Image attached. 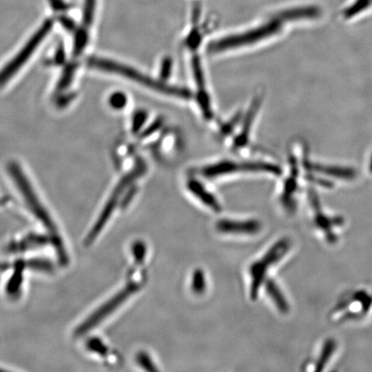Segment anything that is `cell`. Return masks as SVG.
<instances>
[{"instance_id":"obj_1","label":"cell","mask_w":372,"mask_h":372,"mask_svg":"<svg viewBox=\"0 0 372 372\" xmlns=\"http://www.w3.org/2000/svg\"><path fill=\"white\" fill-rule=\"evenodd\" d=\"M88 64L96 69L121 75V76L135 81L143 87L152 89V90L160 92V94L168 95V96L181 98V100H190L192 98V94L187 89L165 84L162 81L156 80L155 78L149 77L148 75L143 74L134 68L115 63L113 61L91 57L88 60Z\"/></svg>"},{"instance_id":"obj_2","label":"cell","mask_w":372,"mask_h":372,"mask_svg":"<svg viewBox=\"0 0 372 372\" xmlns=\"http://www.w3.org/2000/svg\"><path fill=\"white\" fill-rule=\"evenodd\" d=\"M282 22L283 19L278 16V19H272L254 29L215 41L210 44V52H224V51L235 50L241 47L250 46L261 41L270 39L281 32Z\"/></svg>"},{"instance_id":"obj_3","label":"cell","mask_w":372,"mask_h":372,"mask_svg":"<svg viewBox=\"0 0 372 372\" xmlns=\"http://www.w3.org/2000/svg\"><path fill=\"white\" fill-rule=\"evenodd\" d=\"M143 282H144V279L129 282L125 287L122 288L120 292L117 293V294L112 296L111 299H109L108 301L105 303V305L100 306L96 311L92 313L87 319H85L84 322L77 327V329L75 330V334H76L77 336H84V334L88 333L89 331L100 325V324L103 322L104 320L107 319L109 316L113 314L116 311V309H118L119 307L124 305V303L127 301L132 295H134L135 293L138 292L139 289H141Z\"/></svg>"},{"instance_id":"obj_4","label":"cell","mask_w":372,"mask_h":372,"mask_svg":"<svg viewBox=\"0 0 372 372\" xmlns=\"http://www.w3.org/2000/svg\"><path fill=\"white\" fill-rule=\"evenodd\" d=\"M8 171L12 179L14 181L17 187L22 194L23 199H25L27 206L33 213L37 219L45 226L50 231H54V221L47 213L45 208L41 203L39 197H37L35 190H34L32 184L27 179L25 173L19 166L18 163L12 162L8 165Z\"/></svg>"},{"instance_id":"obj_5","label":"cell","mask_w":372,"mask_h":372,"mask_svg":"<svg viewBox=\"0 0 372 372\" xmlns=\"http://www.w3.org/2000/svg\"><path fill=\"white\" fill-rule=\"evenodd\" d=\"M146 171V166L144 163L139 160L135 164L134 168L129 172L127 175H125L118 183V186L116 187L113 193H112L110 199H109L107 204H105V209L102 211V213L98 217L96 223L94 224V228H91L90 233L88 234L87 239H85V244L91 245L94 241L95 239L98 237L102 230H103L105 224L108 223V220L110 219L112 213H113L116 207H117L119 201H120L122 194L128 189V187L134 182L136 179L141 177Z\"/></svg>"},{"instance_id":"obj_6","label":"cell","mask_w":372,"mask_h":372,"mask_svg":"<svg viewBox=\"0 0 372 372\" xmlns=\"http://www.w3.org/2000/svg\"><path fill=\"white\" fill-rule=\"evenodd\" d=\"M54 22L52 19H47L39 27L34 35L30 37L28 43L23 47L17 56L6 64L2 70L0 71V87H3L6 82H8L14 75L18 73L20 68L23 67L26 61L32 57V54L39 47L43 41L46 39L47 34L52 30Z\"/></svg>"},{"instance_id":"obj_7","label":"cell","mask_w":372,"mask_h":372,"mask_svg":"<svg viewBox=\"0 0 372 372\" xmlns=\"http://www.w3.org/2000/svg\"><path fill=\"white\" fill-rule=\"evenodd\" d=\"M291 248V241L288 239H282L272 245L261 259L251 265L250 274L252 284L250 295L252 300L257 299L259 289L264 283L266 272L276 263H278L287 254Z\"/></svg>"},{"instance_id":"obj_8","label":"cell","mask_w":372,"mask_h":372,"mask_svg":"<svg viewBox=\"0 0 372 372\" xmlns=\"http://www.w3.org/2000/svg\"><path fill=\"white\" fill-rule=\"evenodd\" d=\"M237 172L266 173L279 175L281 171L273 164L257 162H237L232 160H223L203 167L199 171L201 175L206 177H217Z\"/></svg>"},{"instance_id":"obj_9","label":"cell","mask_w":372,"mask_h":372,"mask_svg":"<svg viewBox=\"0 0 372 372\" xmlns=\"http://www.w3.org/2000/svg\"><path fill=\"white\" fill-rule=\"evenodd\" d=\"M217 230L225 234H257L261 223L257 220L234 221L223 219L217 223Z\"/></svg>"},{"instance_id":"obj_10","label":"cell","mask_w":372,"mask_h":372,"mask_svg":"<svg viewBox=\"0 0 372 372\" xmlns=\"http://www.w3.org/2000/svg\"><path fill=\"white\" fill-rule=\"evenodd\" d=\"M187 187H188V190L194 196L209 207L210 209L217 211V212L221 210V204L218 202L217 197L210 193L199 181L196 179L190 180L187 184Z\"/></svg>"},{"instance_id":"obj_11","label":"cell","mask_w":372,"mask_h":372,"mask_svg":"<svg viewBox=\"0 0 372 372\" xmlns=\"http://www.w3.org/2000/svg\"><path fill=\"white\" fill-rule=\"evenodd\" d=\"M265 289L270 298H272L276 308L283 314L288 313L289 307L287 300L285 298L281 288L272 279H269L265 284Z\"/></svg>"},{"instance_id":"obj_12","label":"cell","mask_w":372,"mask_h":372,"mask_svg":"<svg viewBox=\"0 0 372 372\" xmlns=\"http://www.w3.org/2000/svg\"><path fill=\"white\" fill-rule=\"evenodd\" d=\"M15 272L10 279L6 292L10 296H15L20 291L23 283V272L27 267L26 262L19 261L15 263Z\"/></svg>"},{"instance_id":"obj_13","label":"cell","mask_w":372,"mask_h":372,"mask_svg":"<svg viewBox=\"0 0 372 372\" xmlns=\"http://www.w3.org/2000/svg\"><path fill=\"white\" fill-rule=\"evenodd\" d=\"M309 168L317 171V172L326 173L327 175L346 177V179H351V177H353L355 175L354 171L347 168H340V167L309 165Z\"/></svg>"},{"instance_id":"obj_14","label":"cell","mask_w":372,"mask_h":372,"mask_svg":"<svg viewBox=\"0 0 372 372\" xmlns=\"http://www.w3.org/2000/svg\"><path fill=\"white\" fill-rule=\"evenodd\" d=\"M192 289L197 295L203 294L206 291V278L203 270L197 269L192 278Z\"/></svg>"},{"instance_id":"obj_15","label":"cell","mask_w":372,"mask_h":372,"mask_svg":"<svg viewBox=\"0 0 372 372\" xmlns=\"http://www.w3.org/2000/svg\"><path fill=\"white\" fill-rule=\"evenodd\" d=\"M88 42V32L87 29L80 27L77 30L76 35H75L74 42V53L76 54H80L84 50L85 45Z\"/></svg>"},{"instance_id":"obj_16","label":"cell","mask_w":372,"mask_h":372,"mask_svg":"<svg viewBox=\"0 0 372 372\" xmlns=\"http://www.w3.org/2000/svg\"><path fill=\"white\" fill-rule=\"evenodd\" d=\"M334 347H336V344H334L333 340H330L329 342L326 343L322 353L320 355L318 363H317L316 365L317 371H322V368L325 366L327 362L329 361L331 355L333 353Z\"/></svg>"},{"instance_id":"obj_17","label":"cell","mask_w":372,"mask_h":372,"mask_svg":"<svg viewBox=\"0 0 372 372\" xmlns=\"http://www.w3.org/2000/svg\"><path fill=\"white\" fill-rule=\"evenodd\" d=\"M127 101L126 95L122 94V92L118 91L111 95L110 100H109V104L115 110H122L127 105Z\"/></svg>"},{"instance_id":"obj_18","label":"cell","mask_w":372,"mask_h":372,"mask_svg":"<svg viewBox=\"0 0 372 372\" xmlns=\"http://www.w3.org/2000/svg\"><path fill=\"white\" fill-rule=\"evenodd\" d=\"M146 245L143 242L138 241L133 245V254H134L136 264H142L146 258Z\"/></svg>"},{"instance_id":"obj_19","label":"cell","mask_w":372,"mask_h":372,"mask_svg":"<svg viewBox=\"0 0 372 372\" xmlns=\"http://www.w3.org/2000/svg\"><path fill=\"white\" fill-rule=\"evenodd\" d=\"M138 362L140 366H142L146 371H155L158 370L148 353H140L138 355Z\"/></svg>"},{"instance_id":"obj_20","label":"cell","mask_w":372,"mask_h":372,"mask_svg":"<svg viewBox=\"0 0 372 372\" xmlns=\"http://www.w3.org/2000/svg\"><path fill=\"white\" fill-rule=\"evenodd\" d=\"M146 118H148V115H146V111H138L135 112L134 117H133V121H132L133 132L138 133L140 131V129H142L143 124H145Z\"/></svg>"},{"instance_id":"obj_21","label":"cell","mask_w":372,"mask_h":372,"mask_svg":"<svg viewBox=\"0 0 372 372\" xmlns=\"http://www.w3.org/2000/svg\"><path fill=\"white\" fill-rule=\"evenodd\" d=\"M370 0H360V1L357 2L356 4L353 6V8L347 10V11L344 12V16H346V18H351V17L356 15V13L366 8V6L370 4Z\"/></svg>"},{"instance_id":"obj_22","label":"cell","mask_w":372,"mask_h":372,"mask_svg":"<svg viewBox=\"0 0 372 372\" xmlns=\"http://www.w3.org/2000/svg\"><path fill=\"white\" fill-rule=\"evenodd\" d=\"M74 68L73 67H67L66 71L64 72L63 77L61 78L59 85H58V89H59V90L69 85L72 78H73L74 76Z\"/></svg>"},{"instance_id":"obj_23","label":"cell","mask_w":372,"mask_h":372,"mask_svg":"<svg viewBox=\"0 0 372 372\" xmlns=\"http://www.w3.org/2000/svg\"><path fill=\"white\" fill-rule=\"evenodd\" d=\"M89 349H91L95 353L102 355L107 354V348L105 346V344L102 343L100 340H95L90 341V343L88 344Z\"/></svg>"},{"instance_id":"obj_24","label":"cell","mask_w":372,"mask_h":372,"mask_svg":"<svg viewBox=\"0 0 372 372\" xmlns=\"http://www.w3.org/2000/svg\"><path fill=\"white\" fill-rule=\"evenodd\" d=\"M172 69V61L169 58H165V60L162 61V69H160V76L164 78L169 77L171 70Z\"/></svg>"},{"instance_id":"obj_25","label":"cell","mask_w":372,"mask_h":372,"mask_svg":"<svg viewBox=\"0 0 372 372\" xmlns=\"http://www.w3.org/2000/svg\"><path fill=\"white\" fill-rule=\"evenodd\" d=\"M160 124H162V122H160V121H156L155 124L151 126V127H149L148 129H146V132H144V134H143V136L152 134L153 132H155L156 129H159L160 127Z\"/></svg>"},{"instance_id":"obj_26","label":"cell","mask_w":372,"mask_h":372,"mask_svg":"<svg viewBox=\"0 0 372 372\" xmlns=\"http://www.w3.org/2000/svg\"><path fill=\"white\" fill-rule=\"evenodd\" d=\"M65 59V54L63 50L58 51L56 56V61L57 63H61Z\"/></svg>"},{"instance_id":"obj_27","label":"cell","mask_w":372,"mask_h":372,"mask_svg":"<svg viewBox=\"0 0 372 372\" xmlns=\"http://www.w3.org/2000/svg\"><path fill=\"white\" fill-rule=\"evenodd\" d=\"M5 203H6V199H0V204H3Z\"/></svg>"},{"instance_id":"obj_28","label":"cell","mask_w":372,"mask_h":372,"mask_svg":"<svg viewBox=\"0 0 372 372\" xmlns=\"http://www.w3.org/2000/svg\"><path fill=\"white\" fill-rule=\"evenodd\" d=\"M371 171L372 172V162H371Z\"/></svg>"}]
</instances>
